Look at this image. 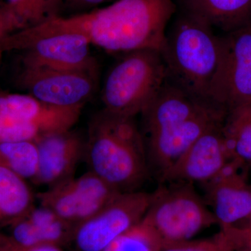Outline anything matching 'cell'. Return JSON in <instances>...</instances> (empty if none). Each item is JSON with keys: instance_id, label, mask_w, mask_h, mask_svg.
<instances>
[{"instance_id": "30bf717a", "label": "cell", "mask_w": 251, "mask_h": 251, "mask_svg": "<svg viewBox=\"0 0 251 251\" xmlns=\"http://www.w3.org/2000/svg\"><path fill=\"white\" fill-rule=\"evenodd\" d=\"M120 193L116 188L89 171L36 193L41 204L76 227L111 202Z\"/></svg>"}, {"instance_id": "44dd1931", "label": "cell", "mask_w": 251, "mask_h": 251, "mask_svg": "<svg viewBox=\"0 0 251 251\" xmlns=\"http://www.w3.org/2000/svg\"><path fill=\"white\" fill-rule=\"evenodd\" d=\"M37 147L35 142L18 141L0 143V166L32 182L37 174Z\"/></svg>"}, {"instance_id": "d4e9b609", "label": "cell", "mask_w": 251, "mask_h": 251, "mask_svg": "<svg viewBox=\"0 0 251 251\" xmlns=\"http://www.w3.org/2000/svg\"><path fill=\"white\" fill-rule=\"evenodd\" d=\"M161 251H222L219 243L211 242H190L188 241L166 246Z\"/></svg>"}, {"instance_id": "52a82bcc", "label": "cell", "mask_w": 251, "mask_h": 251, "mask_svg": "<svg viewBox=\"0 0 251 251\" xmlns=\"http://www.w3.org/2000/svg\"><path fill=\"white\" fill-rule=\"evenodd\" d=\"M83 108L52 106L29 94L0 95V143L35 142L54 132L72 129Z\"/></svg>"}, {"instance_id": "7402d4cb", "label": "cell", "mask_w": 251, "mask_h": 251, "mask_svg": "<svg viewBox=\"0 0 251 251\" xmlns=\"http://www.w3.org/2000/svg\"><path fill=\"white\" fill-rule=\"evenodd\" d=\"M25 29L39 25L59 16L64 0H6Z\"/></svg>"}, {"instance_id": "9c48e42d", "label": "cell", "mask_w": 251, "mask_h": 251, "mask_svg": "<svg viewBox=\"0 0 251 251\" xmlns=\"http://www.w3.org/2000/svg\"><path fill=\"white\" fill-rule=\"evenodd\" d=\"M152 193H121L97 214L77 225L72 244L77 251H103L115 239L143 219Z\"/></svg>"}, {"instance_id": "ba28073f", "label": "cell", "mask_w": 251, "mask_h": 251, "mask_svg": "<svg viewBox=\"0 0 251 251\" xmlns=\"http://www.w3.org/2000/svg\"><path fill=\"white\" fill-rule=\"evenodd\" d=\"M220 44L210 100L227 112L251 103V23L220 36Z\"/></svg>"}, {"instance_id": "2e32d148", "label": "cell", "mask_w": 251, "mask_h": 251, "mask_svg": "<svg viewBox=\"0 0 251 251\" xmlns=\"http://www.w3.org/2000/svg\"><path fill=\"white\" fill-rule=\"evenodd\" d=\"M211 106L166 79L161 90L141 113L143 138L192 118Z\"/></svg>"}, {"instance_id": "277c9868", "label": "cell", "mask_w": 251, "mask_h": 251, "mask_svg": "<svg viewBox=\"0 0 251 251\" xmlns=\"http://www.w3.org/2000/svg\"><path fill=\"white\" fill-rule=\"evenodd\" d=\"M166 79L161 51H130L109 70L101 90L103 109L122 116L136 117L151 103Z\"/></svg>"}, {"instance_id": "ac0fdd59", "label": "cell", "mask_w": 251, "mask_h": 251, "mask_svg": "<svg viewBox=\"0 0 251 251\" xmlns=\"http://www.w3.org/2000/svg\"><path fill=\"white\" fill-rule=\"evenodd\" d=\"M179 9L202 18L224 33L251 23V0H176Z\"/></svg>"}, {"instance_id": "484cf974", "label": "cell", "mask_w": 251, "mask_h": 251, "mask_svg": "<svg viewBox=\"0 0 251 251\" xmlns=\"http://www.w3.org/2000/svg\"><path fill=\"white\" fill-rule=\"evenodd\" d=\"M0 251H67L64 247L54 245L36 246L32 247H21L16 245L8 239L5 238L4 242L0 247Z\"/></svg>"}, {"instance_id": "4fadbf2b", "label": "cell", "mask_w": 251, "mask_h": 251, "mask_svg": "<svg viewBox=\"0 0 251 251\" xmlns=\"http://www.w3.org/2000/svg\"><path fill=\"white\" fill-rule=\"evenodd\" d=\"M224 123L203 133L164 173L160 181L204 184L212 179L230 160L223 135Z\"/></svg>"}, {"instance_id": "7c38bea8", "label": "cell", "mask_w": 251, "mask_h": 251, "mask_svg": "<svg viewBox=\"0 0 251 251\" xmlns=\"http://www.w3.org/2000/svg\"><path fill=\"white\" fill-rule=\"evenodd\" d=\"M227 111L209 107L181 123L144 138L149 168L157 179L162 176L206 130L224 123Z\"/></svg>"}, {"instance_id": "ffe728a7", "label": "cell", "mask_w": 251, "mask_h": 251, "mask_svg": "<svg viewBox=\"0 0 251 251\" xmlns=\"http://www.w3.org/2000/svg\"><path fill=\"white\" fill-rule=\"evenodd\" d=\"M223 135L230 159L236 158L247 168L251 166V103L227 112Z\"/></svg>"}, {"instance_id": "5b68a950", "label": "cell", "mask_w": 251, "mask_h": 251, "mask_svg": "<svg viewBox=\"0 0 251 251\" xmlns=\"http://www.w3.org/2000/svg\"><path fill=\"white\" fill-rule=\"evenodd\" d=\"M171 184L152 193L151 204L143 219L163 247L186 242L201 229L217 223L192 184Z\"/></svg>"}, {"instance_id": "cb8c5ba5", "label": "cell", "mask_w": 251, "mask_h": 251, "mask_svg": "<svg viewBox=\"0 0 251 251\" xmlns=\"http://www.w3.org/2000/svg\"><path fill=\"white\" fill-rule=\"evenodd\" d=\"M16 29H25L21 20L7 3L0 4V37Z\"/></svg>"}, {"instance_id": "d6986e66", "label": "cell", "mask_w": 251, "mask_h": 251, "mask_svg": "<svg viewBox=\"0 0 251 251\" xmlns=\"http://www.w3.org/2000/svg\"><path fill=\"white\" fill-rule=\"evenodd\" d=\"M36 194L27 181L0 166V221L10 226L36 204Z\"/></svg>"}, {"instance_id": "5bb4252c", "label": "cell", "mask_w": 251, "mask_h": 251, "mask_svg": "<svg viewBox=\"0 0 251 251\" xmlns=\"http://www.w3.org/2000/svg\"><path fill=\"white\" fill-rule=\"evenodd\" d=\"M35 143L39 163L33 184L47 188L75 176L85 150V138L78 132L73 128L54 132Z\"/></svg>"}, {"instance_id": "3957f363", "label": "cell", "mask_w": 251, "mask_h": 251, "mask_svg": "<svg viewBox=\"0 0 251 251\" xmlns=\"http://www.w3.org/2000/svg\"><path fill=\"white\" fill-rule=\"evenodd\" d=\"M174 16L160 50L166 78L195 98L212 103L210 91L219 66L220 36L202 18L184 10L177 9Z\"/></svg>"}, {"instance_id": "603a6c76", "label": "cell", "mask_w": 251, "mask_h": 251, "mask_svg": "<svg viewBox=\"0 0 251 251\" xmlns=\"http://www.w3.org/2000/svg\"><path fill=\"white\" fill-rule=\"evenodd\" d=\"M159 238L142 219L115 239L103 251H161Z\"/></svg>"}, {"instance_id": "f546056e", "label": "cell", "mask_w": 251, "mask_h": 251, "mask_svg": "<svg viewBox=\"0 0 251 251\" xmlns=\"http://www.w3.org/2000/svg\"><path fill=\"white\" fill-rule=\"evenodd\" d=\"M0 226H1V221H0Z\"/></svg>"}, {"instance_id": "8992f818", "label": "cell", "mask_w": 251, "mask_h": 251, "mask_svg": "<svg viewBox=\"0 0 251 251\" xmlns=\"http://www.w3.org/2000/svg\"><path fill=\"white\" fill-rule=\"evenodd\" d=\"M59 16L16 36L15 44L26 50L25 67L98 72L88 38L63 27Z\"/></svg>"}, {"instance_id": "7a4b0ae2", "label": "cell", "mask_w": 251, "mask_h": 251, "mask_svg": "<svg viewBox=\"0 0 251 251\" xmlns=\"http://www.w3.org/2000/svg\"><path fill=\"white\" fill-rule=\"evenodd\" d=\"M84 159L89 171L121 193L140 191L150 174L135 117L102 109L89 122Z\"/></svg>"}, {"instance_id": "9a60e30c", "label": "cell", "mask_w": 251, "mask_h": 251, "mask_svg": "<svg viewBox=\"0 0 251 251\" xmlns=\"http://www.w3.org/2000/svg\"><path fill=\"white\" fill-rule=\"evenodd\" d=\"M239 160H229L218 174L204 184L206 196L223 228L244 221L251 214V188Z\"/></svg>"}, {"instance_id": "4316f807", "label": "cell", "mask_w": 251, "mask_h": 251, "mask_svg": "<svg viewBox=\"0 0 251 251\" xmlns=\"http://www.w3.org/2000/svg\"><path fill=\"white\" fill-rule=\"evenodd\" d=\"M116 0H64V2L75 8L80 9H91L97 7L99 5L114 2Z\"/></svg>"}, {"instance_id": "4dcf8cb0", "label": "cell", "mask_w": 251, "mask_h": 251, "mask_svg": "<svg viewBox=\"0 0 251 251\" xmlns=\"http://www.w3.org/2000/svg\"></svg>"}, {"instance_id": "83f0119b", "label": "cell", "mask_w": 251, "mask_h": 251, "mask_svg": "<svg viewBox=\"0 0 251 251\" xmlns=\"http://www.w3.org/2000/svg\"><path fill=\"white\" fill-rule=\"evenodd\" d=\"M234 248L242 249L243 251H251V237L238 241L234 244Z\"/></svg>"}, {"instance_id": "6da1fadb", "label": "cell", "mask_w": 251, "mask_h": 251, "mask_svg": "<svg viewBox=\"0 0 251 251\" xmlns=\"http://www.w3.org/2000/svg\"><path fill=\"white\" fill-rule=\"evenodd\" d=\"M176 0H116L90 12L61 17L63 25L85 34L92 45L111 53L161 50Z\"/></svg>"}, {"instance_id": "f1b7e54d", "label": "cell", "mask_w": 251, "mask_h": 251, "mask_svg": "<svg viewBox=\"0 0 251 251\" xmlns=\"http://www.w3.org/2000/svg\"><path fill=\"white\" fill-rule=\"evenodd\" d=\"M5 238H6V236L3 235V234L0 232V247H1V245L3 244V242H4Z\"/></svg>"}, {"instance_id": "8fae6325", "label": "cell", "mask_w": 251, "mask_h": 251, "mask_svg": "<svg viewBox=\"0 0 251 251\" xmlns=\"http://www.w3.org/2000/svg\"><path fill=\"white\" fill-rule=\"evenodd\" d=\"M23 83L29 95L58 108L84 107L98 85V72L25 67Z\"/></svg>"}, {"instance_id": "e0dca14e", "label": "cell", "mask_w": 251, "mask_h": 251, "mask_svg": "<svg viewBox=\"0 0 251 251\" xmlns=\"http://www.w3.org/2000/svg\"><path fill=\"white\" fill-rule=\"evenodd\" d=\"M10 227L8 239L21 247L72 244L75 226L59 218L51 209L35 204Z\"/></svg>"}]
</instances>
